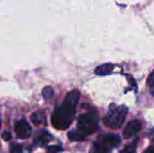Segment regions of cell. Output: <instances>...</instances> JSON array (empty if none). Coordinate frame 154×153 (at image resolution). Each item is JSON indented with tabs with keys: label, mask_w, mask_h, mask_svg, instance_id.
<instances>
[{
	"label": "cell",
	"mask_w": 154,
	"mask_h": 153,
	"mask_svg": "<svg viewBox=\"0 0 154 153\" xmlns=\"http://www.w3.org/2000/svg\"><path fill=\"white\" fill-rule=\"evenodd\" d=\"M127 113L128 108L125 106H115L110 108L107 115L104 117L103 122L105 125L110 129H119L123 125Z\"/></svg>",
	"instance_id": "obj_3"
},
{
	"label": "cell",
	"mask_w": 154,
	"mask_h": 153,
	"mask_svg": "<svg viewBox=\"0 0 154 153\" xmlns=\"http://www.w3.org/2000/svg\"><path fill=\"white\" fill-rule=\"evenodd\" d=\"M147 85H148V87H149L151 95L152 96H154V70L150 74V76L148 77Z\"/></svg>",
	"instance_id": "obj_13"
},
{
	"label": "cell",
	"mask_w": 154,
	"mask_h": 153,
	"mask_svg": "<svg viewBox=\"0 0 154 153\" xmlns=\"http://www.w3.org/2000/svg\"><path fill=\"white\" fill-rule=\"evenodd\" d=\"M31 121L34 125H41L42 124H46V115L42 111L34 112L31 116Z\"/></svg>",
	"instance_id": "obj_9"
},
{
	"label": "cell",
	"mask_w": 154,
	"mask_h": 153,
	"mask_svg": "<svg viewBox=\"0 0 154 153\" xmlns=\"http://www.w3.org/2000/svg\"><path fill=\"white\" fill-rule=\"evenodd\" d=\"M47 150L50 151V152H60V151H62V149L59 146H51V147H48Z\"/></svg>",
	"instance_id": "obj_15"
},
{
	"label": "cell",
	"mask_w": 154,
	"mask_h": 153,
	"mask_svg": "<svg viewBox=\"0 0 154 153\" xmlns=\"http://www.w3.org/2000/svg\"><path fill=\"white\" fill-rule=\"evenodd\" d=\"M142 129V123L139 120H133L130 121L127 125L125 128L124 131V138L125 139H129L133 136H134L138 132H140Z\"/></svg>",
	"instance_id": "obj_6"
},
{
	"label": "cell",
	"mask_w": 154,
	"mask_h": 153,
	"mask_svg": "<svg viewBox=\"0 0 154 153\" xmlns=\"http://www.w3.org/2000/svg\"><path fill=\"white\" fill-rule=\"evenodd\" d=\"M138 142H139V139H138V138L134 139V142H133L131 144H128L127 146H125V147L120 151V153H135Z\"/></svg>",
	"instance_id": "obj_10"
},
{
	"label": "cell",
	"mask_w": 154,
	"mask_h": 153,
	"mask_svg": "<svg viewBox=\"0 0 154 153\" xmlns=\"http://www.w3.org/2000/svg\"><path fill=\"white\" fill-rule=\"evenodd\" d=\"M68 136H69V139L71 142H80V141H84L85 140V138L79 133H78L77 130L69 132Z\"/></svg>",
	"instance_id": "obj_11"
},
{
	"label": "cell",
	"mask_w": 154,
	"mask_h": 153,
	"mask_svg": "<svg viewBox=\"0 0 154 153\" xmlns=\"http://www.w3.org/2000/svg\"><path fill=\"white\" fill-rule=\"evenodd\" d=\"M2 138H3V140H4V141L7 142V141L11 140V138H12V134H11L9 132L5 131V132H3V133H2Z\"/></svg>",
	"instance_id": "obj_16"
},
{
	"label": "cell",
	"mask_w": 154,
	"mask_h": 153,
	"mask_svg": "<svg viewBox=\"0 0 154 153\" xmlns=\"http://www.w3.org/2000/svg\"><path fill=\"white\" fill-rule=\"evenodd\" d=\"M143 153H154V146H150L143 151Z\"/></svg>",
	"instance_id": "obj_17"
},
{
	"label": "cell",
	"mask_w": 154,
	"mask_h": 153,
	"mask_svg": "<svg viewBox=\"0 0 154 153\" xmlns=\"http://www.w3.org/2000/svg\"><path fill=\"white\" fill-rule=\"evenodd\" d=\"M98 128V117L94 113L83 114L79 117L77 132L84 138L94 133Z\"/></svg>",
	"instance_id": "obj_4"
},
{
	"label": "cell",
	"mask_w": 154,
	"mask_h": 153,
	"mask_svg": "<svg viewBox=\"0 0 154 153\" xmlns=\"http://www.w3.org/2000/svg\"><path fill=\"white\" fill-rule=\"evenodd\" d=\"M121 138L117 134H104L94 142L89 153H111L119 146Z\"/></svg>",
	"instance_id": "obj_2"
},
{
	"label": "cell",
	"mask_w": 154,
	"mask_h": 153,
	"mask_svg": "<svg viewBox=\"0 0 154 153\" xmlns=\"http://www.w3.org/2000/svg\"><path fill=\"white\" fill-rule=\"evenodd\" d=\"M10 153H23V148L21 145L16 143H12L9 147Z\"/></svg>",
	"instance_id": "obj_14"
},
{
	"label": "cell",
	"mask_w": 154,
	"mask_h": 153,
	"mask_svg": "<svg viewBox=\"0 0 154 153\" xmlns=\"http://www.w3.org/2000/svg\"><path fill=\"white\" fill-rule=\"evenodd\" d=\"M53 94H54V91L51 87H46L42 90V96L45 100L51 99L53 96Z\"/></svg>",
	"instance_id": "obj_12"
},
{
	"label": "cell",
	"mask_w": 154,
	"mask_h": 153,
	"mask_svg": "<svg viewBox=\"0 0 154 153\" xmlns=\"http://www.w3.org/2000/svg\"><path fill=\"white\" fill-rule=\"evenodd\" d=\"M14 133L18 139L25 140L31 136L32 127L26 120L23 119L16 123L14 126Z\"/></svg>",
	"instance_id": "obj_5"
},
{
	"label": "cell",
	"mask_w": 154,
	"mask_h": 153,
	"mask_svg": "<svg viewBox=\"0 0 154 153\" xmlns=\"http://www.w3.org/2000/svg\"><path fill=\"white\" fill-rule=\"evenodd\" d=\"M80 93L79 90L74 89L69 92L64 99L62 105L58 106L51 116V123L54 128L58 130L68 129L76 114V107L79 101Z\"/></svg>",
	"instance_id": "obj_1"
},
{
	"label": "cell",
	"mask_w": 154,
	"mask_h": 153,
	"mask_svg": "<svg viewBox=\"0 0 154 153\" xmlns=\"http://www.w3.org/2000/svg\"><path fill=\"white\" fill-rule=\"evenodd\" d=\"M51 140V135L46 130H40L34 136V143L38 146L45 145Z\"/></svg>",
	"instance_id": "obj_7"
},
{
	"label": "cell",
	"mask_w": 154,
	"mask_h": 153,
	"mask_svg": "<svg viewBox=\"0 0 154 153\" xmlns=\"http://www.w3.org/2000/svg\"><path fill=\"white\" fill-rule=\"evenodd\" d=\"M115 70V65L113 64H103L96 68L95 73L98 76H107L111 75Z\"/></svg>",
	"instance_id": "obj_8"
}]
</instances>
